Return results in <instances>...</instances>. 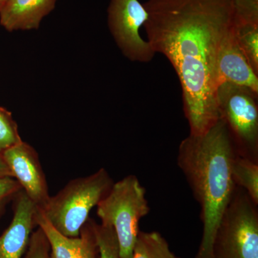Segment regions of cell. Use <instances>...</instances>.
I'll list each match as a JSON object with an SVG mask.
<instances>
[{
	"instance_id": "cell-22",
	"label": "cell",
	"mask_w": 258,
	"mask_h": 258,
	"mask_svg": "<svg viewBox=\"0 0 258 258\" xmlns=\"http://www.w3.org/2000/svg\"><path fill=\"white\" fill-rule=\"evenodd\" d=\"M9 0H0V11L3 9V7L5 6V4H6Z\"/></svg>"
},
{
	"instance_id": "cell-14",
	"label": "cell",
	"mask_w": 258,
	"mask_h": 258,
	"mask_svg": "<svg viewBox=\"0 0 258 258\" xmlns=\"http://www.w3.org/2000/svg\"><path fill=\"white\" fill-rule=\"evenodd\" d=\"M132 258H181L169 247L166 239L158 232L139 231Z\"/></svg>"
},
{
	"instance_id": "cell-19",
	"label": "cell",
	"mask_w": 258,
	"mask_h": 258,
	"mask_svg": "<svg viewBox=\"0 0 258 258\" xmlns=\"http://www.w3.org/2000/svg\"><path fill=\"white\" fill-rule=\"evenodd\" d=\"M25 258H52L50 244L40 227L32 233Z\"/></svg>"
},
{
	"instance_id": "cell-12",
	"label": "cell",
	"mask_w": 258,
	"mask_h": 258,
	"mask_svg": "<svg viewBox=\"0 0 258 258\" xmlns=\"http://www.w3.org/2000/svg\"><path fill=\"white\" fill-rule=\"evenodd\" d=\"M57 0H9L0 11V24L10 32L37 29Z\"/></svg>"
},
{
	"instance_id": "cell-1",
	"label": "cell",
	"mask_w": 258,
	"mask_h": 258,
	"mask_svg": "<svg viewBox=\"0 0 258 258\" xmlns=\"http://www.w3.org/2000/svg\"><path fill=\"white\" fill-rule=\"evenodd\" d=\"M144 24L155 53L172 64L181 85L190 134L219 120L217 64L224 39L235 27L230 0H148Z\"/></svg>"
},
{
	"instance_id": "cell-9",
	"label": "cell",
	"mask_w": 258,
	"mask_h": 258,
	"mask_svg": "<svg viewBox=\"0 0 258 258\" xmlns=\"http://www.w3.org/2000/svg\"><path fill=\"white\" fill-rule=\"evenodd\" d=\"M36 223L46 236L52 258H100L96 235L97 222L93 219L88 218L77 237H66L57 232L39 208Z\"/></svg>"
},
{
	"instance_id": "cell-8",
	"label": "cell",
	"mask_w": 258,
	"mask_h": 258,
	"mask_svg": "<svg viewBox=\"0 0 258 258\" xmlns=\"http://www.w3.org/2000/svg\"><path fill=\"white\" fill-rule=\"evenodd\" d=\"M5 160L22 189L42 210L50 198L48 184L37 151L23 142L2 152Z\"/></svg>"
},
{
	"instance_id": "cell-16",
	"label": "cell",
	"mask_w": 258,
	"mask_h": 258,
	"mask_svg": "<svg viewBox=\"0 0 258 258\" xmlns=\"http://www.w3.org/2000/svg\"><path fill=\"white\" fill-rule=\"evenodd\" d=\"M96 235L100 258H121L118 239L113 227L96 223Z\"/></svg>"
},
{
	"instance_id": "cell-13",
	"label": "cell",
	"mask_w": 258,
	"mask_h": 258,
	"mask_svg": "<svg viewBox=\"0 0 258 258\" xmlns=\"http://www.w3.org/2000/svg\"><path fill=\"white\" fill-rule=\"evenodd\" d=\"M231 173L236 186L244 189L258 205V162L237 154L232 159Z\"/></svg>"
},
{
	"instance_id": "cell-10",
	"label": "cell",
	"mask_w": 258,
	"mask_h": 258,
	"mask_svg": "<svg viewBox=\"0 0 258 258\" xmlns=\"http://www.w3.org/2000/svg\"><path fill=\"white\" fill-rule=\"evenodd\" d=\"M14 215L9 227L0 236V258H22L36 227L38 208L23 189L14 200Z\"/></svg>"
},
{
	"instance_id": "cell-18",
	"label": "cell",
	"mask_w": 258,
	"mask_h": 258,
	"mask_svg": "<svg viewBox=\"0 0 258 258\" xmlns=\"http://www.w3.org/2000/svg\"><path fill=\"white\" fill-rule=\"evenodd\" d=\"M235 23L258 26V0H230Z\"/></svg>"
},
{
	"instance_id": "cell-7",
	"label": "cell",
	"mask_w": 258,
	"mask_h": 258,
	"mask_svg": "<svg viewBox=\"0 0 258 258\" xmlns=\"http://www.w3.org/2000/svg\"><path fill=\"white\" fill-rule=\"evenodd\" d=\"M149 18L139 0H111L108 25L123 55L133 62H151L155 55L150 44L141 36L140 30Z\"/></svg>"
},
{
	"instance_id": "cell-2",
	"label": "cell",
	"mask_w": 258,
	"mask_h": 258,
	"mask_svg": "<svg viewBox=\"0 0 258 258\" xmlns=\"http://www.w3.org/2000/svg\"><path fill=\"white\" fill-rule=\"evenodd\" d=\"M236 154L227 126L220 118L205 133L189 134L179 144L178 166L201 208L203 236L195 258H214L217 228L237 187L231 173Z\"/></svg>"
},
{
	"instance_id": "cell-11",
	"label": "cell",
	"mask_w": 258,
	"mask_h": 258,
	"mask_svg": "<svg viewBox=\"0 0 258 258\" xmlns=\"http://www.w3.org/2000/svg\"><path fill=\"white\" fill-rule=\"evenodd\" d=\"M217 71L219 86L230 83L245 86L258 93V75L239 47L235 27L222 42L217 58Z\"/></svg>"
},
{
	"instance_id": "cell-4",
	"label": "cell",
	"mask_w": 258,
	"mask_h": 258,
	"mask_svg": "<svg viewBox=\"0 0 258 258\" xmlns=\"http://www.w3.org/2000/svg\"><path fill=\"white\" fill-rule=\"evenodd\" d=\"M147 190L135 175L113 183L108 195L97 205L102 225L113 227L121 258H132L139 232V222L150 212Z\"/></svg>"
},
{
	"instance_id": "cell-5",
	"label": "cell",
	"mask_w": 258,
	"mask_h": 258,
	"mask_svg": "<svg viewBox=\"0 0 258 258\" xmlns=\"http://www.w3.org/2000/svg\"><path fill=\"white\" fill-rule=\"evenodd\" d=\"M219 118L223 120L238 155L258 162V93L230 83L218 86Z\"/></svg>"
},
{
	"instance_id": "cell-6",
	"label": "cell",
	"mask_w": 258,
	"mask_h": 258,
	"mask_svg": "<svg viewBox=\"0 0 258 258\" xmlns=\"http://www.w3.org/2000/svg\"><path fill=\"white\" fill-rule=\"evenodd\" d=\"M214 258H258L257 205L237 186L217 228Z\"/></svg>"
},
{
	"instance_id": "cell-21",
	"label": "cell",
	"mask_w": 258,
	"mask_h": 258,
	"mask_svg": "<svg viewBox=\"0 0 258 258\" xmlns=\"http://www.w3.org/2000/svg\"><path fill=\"white\" fill-rule=\"evenodd\" d=\"M4 177H13V176L9 166L7 164L3 154L0 152V178Z\"/></svg>"
},
{
	"instance_id": "cell-17",
	"label": "cell",
	"mask_w": 258,
	"mask_h": 258,
	"mask_svg": "<svg viewBox=\"0 0 258 258\" xmlns=\"http://www.w3.org/2000/svg\"><path fill=\"white\" fill-rule=\"evenodd\" d=\"M21 141L18 124L13 119L12 113L0 106V152Z\"/></svg>"
},
{
	"instance_id": "cell-15",
	"label": "cell",
	"mask_w": 258,
	"mask_h": 258,
	"mask_svg": "<svg viewBox=\"0 0 258 258\" xmlns=\"http://www.w3.org/2000/svg\"><path fill=\"white\" fill-rule=\"evenodd\" d=\"M235 33L240 50L258 75V26L235 23Z\"/></svg>"
},
{
	"instance_id": "cell-3",
	"label": "cell",
	"mask_w": 258,
	"mask_h": 258,
	"mask_svg": "<svg viewBox=\"0 0 258 258\" xmlns=\"http://www.w3.org/2000/svg\"><path fill=\"white\" fill-rule=\"evenodd\" d=\"M113 183L106 169L101 168L91 175L70 181L40 210L62 235L79 237L90 212L108 195Z\"/></svg>"
},
{
	"instance_id": "cell-20",
	"label": "cell",
	"mask_w": 258,
	"mask_h": 258,
	"mask_svg": "<svg viewBox=\"0 0 258 258\" xmlns=\"http://www.w3.org/2000/svg\"><path fill=\"white\" fill-rule=\"evenodd\" d=\"M22 189V186L15 178H0V217L4 213L6 205L14 200Z\"/></svg>"
}]
</instances>
